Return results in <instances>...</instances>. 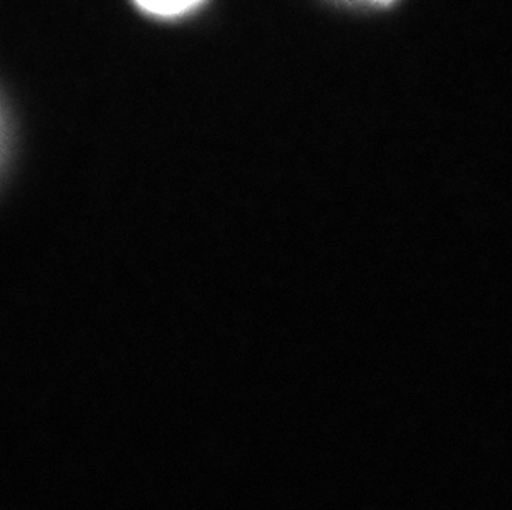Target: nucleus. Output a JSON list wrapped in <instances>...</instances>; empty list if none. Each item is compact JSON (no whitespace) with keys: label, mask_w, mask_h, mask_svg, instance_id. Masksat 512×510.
Returning <instances> with one entry per match:
<instances>
[{"label":"nucleus","mask_w":512,"mask_h":510,"mask_svg":"<svg viewBox=\"0 0 512 510\" xmlns=\"http://www.w3.org/2000/svg\"><path fill=\"white\" fill-rule=\"evenodd\" d=\"M203 0H136L141 9L160 17H174L194 9Z\"/></svg>","instance_id":"nucleus-1"},{"label":"nucleus","mask_w":512,"mask_h":510,"mask_svg":"<svg viewBox=\"0 0 512 510\" xmlns=\"http://www.w3.org/2000/svg\"><path fill=\"white\" fill-rule=\"evenodd\" d=\"M0 143H2V123H0Z\"/></svg>","instance_id":"nucleus-2"}]
</instances>
